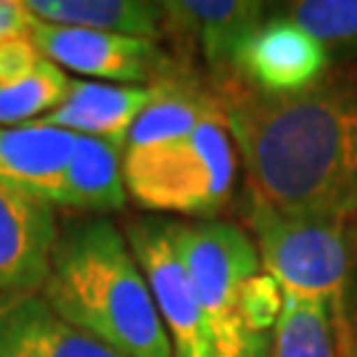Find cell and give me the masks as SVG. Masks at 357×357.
I'll use <instances>...</instances> for the list:
<instances>
[{
	"label": "cell",
	"mask_w": 357,
	"mask_h": 357,
	"mask_svg": "<svg viewBox=\"0 0 357 357\" xmlns=\"http://www.w3.org/2000/svg\"><path fill=\"white\" fill-rule=\"evenodd\" d=\"M69 85L72 77L43 56L40 66L29 77L13 85H0V125L22 128L45 119L53 109L61 106Z\"/></svg>",
	"instance_id": "obj_18"
},
{
	"label": "cell",
	"mask_w": 357,
	"mask_h": 357,
	"mask_svg": "<svg viewBox=\"0 0 357 357\" xmlns=\"http://www.w3.org/2000/svg\"><path fill=\"white\" fill-rule=\"evenodd\" d=\"M32 43L64 72L112 85H156L183 72L156 40L45 24L35 19Z\"/></svg>",
	"instance_id": "obj_7"
},
{
	"label": "cell",
	"mask_w": 357,
	"mask_h": 357,
	"mask_svg": "<svg viewBox=\"0 0 357 357\" xmlns=\"http://www.w3.org/2000/svg\"><path fill=\"white\" fill-rule=\"evenodd\" d=\"M125 151L112 141L77 135L75 151L61 178V188L53 206L75 209L90 217L122 212L130 204L125 175H122Z\"/></svg>",
	"instance_id": "obj_13"
},
{
	"label": "cell",
	"mask_w": 357,
	"mask_h": 357,
	"mask_svg": "<svg viewBox=\"0 0 357 357\" xmlns=\"http://www.w3.org/2000/svg\"><path fill=\"white\" fill-rule=\"evenodd\" d=\"M246 230L283 291L339 305L357 286V222L296 215L246 196Z\"/></svg>",
	"instance_id": "obj_4"
},
{
	"label": "cell",
	"mask_w": 357,
	"mask_h": 357,
	"mask_svg": "<svg viewBox=\"0 0 357 357\" xmlns=\"http://www.w3.org/2000/svg\"><path fill=\"white\" fill-rule=\"evenodd\" d=\"M275 8L318 40L333 64L357 61V0H296Z\"/></svg>",
	"instance_id": "obj_17"
},
{
	"label": "cell",
	"mask_w": 357,
	"mask_h": 357,
	"mask_svg": "<svg viewBox=\"0 0 357 357\" xmlns=\"http://www.w3.org/2000/svg\"><path fill=\"white\" fill-rule=\"evenodd\" d=\"M75 138L72 132L45 125H0V180L35 193L53 206L75 151Z\"/></svg>",
	"instance_id": "obj_14"
},
{
	"label": "cell",
	"mask_w": 357,
	"mask_h": 357,
	"mask_svg": "<svg viewBox=\"0 0 357 357\" xmlns=\"http://www.w3.org/2000/svg\"><path fill=\"white\" fill-rule=\"evenodd\" d=\"M270 357H339L333 302L283 291Z\"/></svg>",
	"instance_id": "obj_16"
},
{
	"label": "cell",
	"mask_w": 357,
	"mask_h": 357,
	"mask_svg": "<svg viewBox=\"0 0 357 357\" xmlns=\"http://www.w3.org/2000/svg\"><path fill=\"white\" fill-rule=\"evenodd\" d=\"M172 236L199 294L215 357H270L273 339L252 333L243 320V289L262 273L249 230L222 220H202L175 222Z\"/></svg>",
	"instance_id": "obj_5"
},
{
	"label": "cell",
	"mask_w": 357,
	"mask_h": 357,
	"mask_svg": "<svg viewBox=\"0 0 357 357\" xmlns=\"http://www.w3.org/2000/svg\"><path fill=\"white\" fill-rule=\"evenodd\" d=\"M43 61V53L32 38L6 40L0 43V85H13L29 77Z\"/></svg>",
	"instance_id": "obj_19"
},
{
	"label": "cell",
	"mask_w": 357,
	"mask_h": 357,
	"mask_svg": "<svg viewBox=\"0 0 357 357\" xmlns=\"http://www.w3.org/2000/svg\"><path fill=\"white\" fill-rule=\"evenodd\" d=\"M268 3L257 0H167L162 35L185 40L204 59L212 82L230 77L243 40L268 19Z\"/></svg>",
	"instance_id": "obj_10"
},
{
	"label": "cell",
	"mask_w": 357,
	"mask_h": 357,
	"mask_svg": "<svg viewBox=\"0 0 357 357\" xmlns=\"http://www.w3.org/2000/svg\"><path fill=\"white\" fill-rule=\"evenodd\" d=\"M0 357H125L66 323L40 294H0Z\"/></svg>",
	"instance_id": "obj_11"
},
{
	"label": "cell",
	"mask_w": 357,
	"mask_h": 357,
	"mask_svg": "<svg viewBox=\"0 0 357 357\" xmlns=\"http://www.w3.org/2000/svg\"><path fill=\"white\" fill-rule=\"evenodd\" d=\"M153 96L156 85H112L72 77V85L61 106L35 125L64 130L72 135L103 138L125 151V138L132 122L143 114Z\"/></svg>",
	"instance_id": "obj_12"
},
{
	"label": "cell",
	"mask_w": 357,
	"mask_h": 357,
	"mask_svg": "<svg viewBox=\"0 0 357 357\" xmlns=\"http://www.w3.org/2000/svg\"><path fill=\"white\" fill-rule=\"evenodd\" d=\"M45 24L96 29L128 38L156 40L165 26L162 3L151 0H24Z\"/></svg>",
	"instance_id": "obj_15"
},
{
	"label": "cell",
	"mask_w": 357,
	"mask_h": 357,
	"mask_svg": "<svg viewBox=\"0 0 357 357\" xmlns=\"http://www.w3.org/2000/svg\"><path fill=\"white\" fill-rule=\"evenodd\" d=\"M236 167V143L220 106H215L188 135L125 151L122 175L132 204L202 222L217 220L228 209Z\"/></svg>",
	"instance_id": "obj_3"
},
{
	"label": "cell",
	"mask_w": 357,
	"mask_h": 357,
	"mask_svg": "<svg viewBox=\"0 0 357 357\" xmlns=\"http://www.w3.org/2000/svg\"><path fill=\"white\" fill-rule=\"evenodd\" d=\"M336 307L339 357H357V286Z\"/></svg>",
	"instance_id": "obj_20"
},
{
	"label": "cell",
	"mask_w": 357,
	"mask_h": 357,
	"mask_svg": "<svg viewBox=\"0 0 357 357\" xmlns=\"http://www.w3.org/2000/svg\"><path fill=\"white\" fill-rule=\"evenodd\" d=\"M172 225L175 220L165 217H138L125 225V236L149 281L175 357H215L204 310L175 246Z\"/></svg>",
	"instance_id": "obj_6"
},
{
	"label": "cell",
	"mask_w": 357,
	"mask_h": 357,
	"mask_svg": "<svg viewBox=\"0 0 357 357\" xmlns=\"http://www.w3.org/2000/svg\"><path fill=\"white\" fill-rule=\"evenodd\" d=\"M40 296L56 315L125 357H175L125 230L82 215L59 228Z\"/></svg>",
	"instance_id": "obj_2"
},
{
	"label": "cell",
	"mask_w": 357,
	"mask_h": 357,
	"mask_svg": "<svg viewBox=\"0 0 357 357\" xmlns=\"http://www.w3.org/2000/svg\"><path fill=\"white\" fill-rule=\"evenodd\" d=\"M59 228L56 206L0 180V294H40Z\"/></svg>",
	"instance_id": "obj_9"
},
{
	"label": "cell",
	"mask_w": 357,
	"mask_h": 357,
	"mask_svg": "<svg viewBox=\"0 0 357 357\" xmlns=\"http://www.w3.org/2000/svg\"><path fill=\"white\" fill-rule=\"evenodd\" d=\"M331 72L328 51L275 8L243 40L230 77L265 96H294L315 88Z\"/></svg>",
	"instance_id": "obj_8"
},
{
	"label": "cell",
	"mask_w": 357,
	"mask_h": 357,
	"mask_svg": "<svg viewBox=\"0 0 357 357\" xmlns=\"http://www.w3.org/2000/svg\"><path fill=\"white\" fill-rule=\"evenodd\" d=\"M246 175V196L296 215L357 222V72L265 96L236 77L209 85Z\"/></svg>",
	"instance_id": "obj_1"
},
{
	"label": "cell",
	"mask_w": 357,
	"mask_h": 357,
	"mask_svg": "<svg viewBox=\"0 0 357 357\" xmlns=\"http://www.w3.org/2000/svg\"><path fill=\"white\" fill-rule=\"evenodd\" d=\"M35 26V16L24 0H0V43L29 38Z\"/></svg>",
	"instance_id": "obj_21"
}]
</instances>
